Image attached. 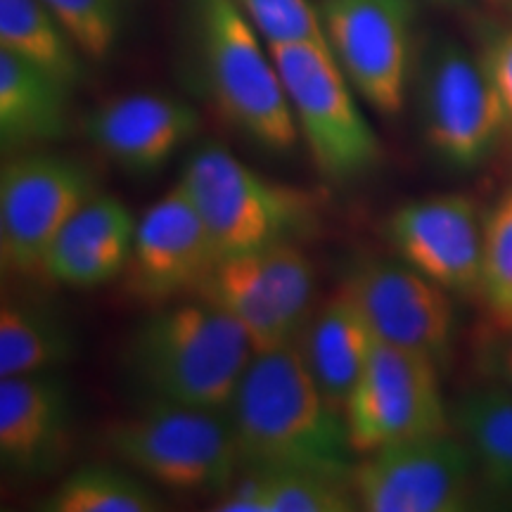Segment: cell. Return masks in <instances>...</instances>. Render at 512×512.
I'll return each mask as SVG.
<instances>
[{"label": "cell", "mask_w": 512, "mask_h": 512, "mask_svg": "<svg viewBox=\"0 0 512 512\" xmlns=\"http://www.w3.org/2000/svg\"><path fill=\"white\" fill-rule=\"evenodd\" d=\"M451 422L475 458L479 479L498 496L512 498V399L484 387L460 396Z\"/></svg>", "instance_id": "23"}, {"label": "cell", "mask_w": 512, "mask_h": 512, "mask_svg": "<svg viewBox=\"0 0 512 512\" xmlns=\"http://www.w3.org/2000/svg\"><path fill=\"white\" fill-rule=\"evenodd\" d=\"M219 261L200 211L178 181L138 219L126 283L140 302L162 306L200 292Z\"/></svg>", "instance_id": "13"}, {"label": "cell", "mask_w": 512, "mask_h": 512, "mask_svg": "<svg viewBox=\"0 0 512 512\" xmlns=\"http://www.w3.org/2000/svg\"><path fill=\"white\" fill-rule=\"evenodd\" d=\"M91 60H107L124 34L131 0H43Z\"/></svg>", "instance_id": "27"}, {"label": "cell", "mask_w": 512, "mask_h": 512, "mask_svg": "<svg viewBox=\"0 0 512 512\" xmlns=\"http://www.w3.org/2000/svg\"><path fill=\"white\" fill-rule=\"evenodd\" d=\"M325 41L354 91L384 117L406 105L413 62V0H323Z\"/></svg>", "instance_id": "11"}, {"label": "cell", "mask_w": 512, "mask_h": 512, "mask_svg": "<svg viewBox=\"0 0 512 512\" xmlns=\"http://www.w3.org/2000/svg\"><path fill=\"white\" fill-rule=\"evenodd\" d=\"M219 512H268V489L261 472L242 470L238 479L219 496Z\"/></svg>", "instance_id": "31"}, {"label": "cell", "mask_w": 512, "mask_h": 512, "mask_svg": "<svg viewBox=\"0 0 512 512\" xmlns=\"http://www.w3.org/2000/svg\"><path fill=\"white\" fill-rule=\"evenodd\" d=\"M43 512H157L164 505L143 479L107 465L69 472L41 503Z\"/></svg>", "instance_id": "24"}, {"label": "cell", "mask_w": 512, "mask_h": 512, "mask_svg": "<svg viewBox=\"0 0 512 512\" xmlns=\"http://www.w3.org/2000/svg\"><path fill=\"white\" fill-rule=\"evenodd\" d=\"M76 356V337L46 304L10 302L0 309V377L57 373Z\"/></svg>", "instance_id": "21"}, {"label": "cell", "mask_w": 512, "mask_h": 512, "mask_svg": "<svg viewBox=\"0 0 512 512\" xmlns=\"http://www.w3.org/2000/svg\"><path fill=\"white\" fill-rule=\"evenodd\" d=\"M95 178L72 157L22 152L0 171V261L5 271L41 273L46 256L88 197Z\"/></svg>", "instance_id": "10"}, {"label": "cell", "mask_w": 512, "mask_h": 512, "mask_svg": "<svg viewBox=\"0 0 512 512\" xmlns=\"http://www.w3.org/2000/svg\"><path fill=\"white\" fill-rule=\"evenodd\" d=\"M200 117L166 93H128L102 102L83 121L95 150L131 174H155L195 138Z\"/></svg>", "instance_id": "15"}, {"label": "cell", "mask_w": 512, "mask_h": 512, "mask_svg": "<svg viewBox=\"0 0 512 512\" xmlns=\"http://www.w3.org/2000/svg\"><path fill=\"white\" fill-rule=\"evenodd\" d=\"M228 418L242 470L354 475L347 418L313 382L297 344L252 356Z\"/></svg>", "instance_id": "1"}, {"label": "cell", "mask_w": 512, "mask_h": 512, "mask_svg": "<svg viewBox=\"0 0 512 512\" xmlns=\"http://www.w3.org/2000/svg\"><path fill=\"white\" fill-rule=\"evenodd\" d=\"M444 3H451V0H444Z\"/></svg>", "instance_id": "32"}, {"label": "cell", "mask_w": 512, "mask_h": 512, "mask_svg": "<svg viewBox=\"0 0 512 512\" xmlns=\"http://www.w3.org/2000/svg\"><path fill=\"white\" fill-rule=\"evenodd\" d=\"M181 183L221 259L297 242L316 219L309 195L268 181L211 140L188 157Z\"/></svg>", "instance_id": "4"}, {"label": "cell", "mask_w": 512, "mask_h": 512, "mask_svg": "<svg viewBox=\"0 0 512 512\" xmlns=\"http://www.w3.org/2000/svg\"><path fill=\"white\" fill-rule=\"evenodd\" d=\"M72 396L57 373L0 377V460L15 477L53 475L67 453Z\"/></svg>", "instance_id": "16"}, {"label": "cell", "mask_w": 512, "mask_h": 512, "mask_svg": "<svg viewBox=\"0 0 512 512\" xmlns=\"http://www.w3.org/2000/svg\"><path fill=\"white\" fill-rule=\"evenodd\" d=\"M482 64L486 72H489L491 81H494L498 98L503 102L508 128L512 131V29L498 31L486 43Z\"/></svg>", "instance_id": "30"}, {"label": "cell", "mask_w": 512, "mask_h": 512, "mask_svg": "<svg viewBox=\"0 0 512 512\" xmlns=\"http://www.w3.org/2000/svg\"><path fill=\"white\" fill-rule=\"evenodd\" d=\"M373 342L375 332L370 330L366 316L344 292L313 313L297 339V349L313 382L342 413L366 368Z\"/></svg>", "instance_id": "19"}, {"label": "cell", "mask_w": 512, "mask_h": 512, "mask_svg": "<svg viewBox=\"0 0 512 512\" xmlns=\"http://www.w3.org/2000/svg\"><path fill=\"white\" fill-rule=\"evenodd\" d=\"M441 370L427 356L375 337L373 349L349 396L347 418L358 456L394 441L448 432Z\"/></svg>", "instance_id": "8"}, {"label": "cell", "mask_w": 512, "mask_h": 512, "mask_svg": "<svg viewBox=\"0 0 512 512\" xmlns=\"http://www.w3.org/2000/svg\"><path fill=\"white\" fill-rule=\"evenodd\" d=\"M283 76L299 138L330 183H356L382 162L375 128L354 98V86L325 43L268 46Z\"/></svg>", "instance_id": "6"}, {"label": "cell", "mask_w": 512, "mask_h": 512, "mask_svg": "<svg viewBox=\"0 0 512 512\" xmlns=\"http://www.w3.org/2000/svg\"><path fill=\"white\" fill-rule=\"evenodd\" d=\"M475 368L484 384L512 399V330L486 323L475 339Z\"/></svg>", "instance_id": "29"}, {"label": "cell", "mask_w": 512, "mask_h": 512, "mask_svg": "<svg viewBox=\"0 0 512 512\" xmlns=\"http://www.w3.org/2000/svg\"><path fill=\"white\" fill-rule=\"evenodd\" d=\"M254 349L245 330L207 299L162 304L128 337V380L147 403L228 411Z\"/></svg>", "instance_id": "2"}, {"label": "cell", "mask_w": 512, "mask_h": 512, "mask_svg": "<svg viewBox=\"0 0 512 512\" xmlns=\"http://www.w3.org/2000/svg\"><path fill=\"white\" fill-rule=\"evenodd\" d=\"M418 121L432 155L460 174L489 162L508 131L503 102L482 60L453 41H439L420 64Z\"/></svg>", "instance_id": "7"}, {"label": "cell", "mask_w": 512, "mask_h": 512, "mask_svg": "<svg viewBox=\"0 0 512 512\" xmlns=\"http://www.w3.org/2000/svg\"><path fill=\"white\" fill-rule=\"evenodd\" d=\"M197 294L226 311L245 330L254 354L297 344L256 252L221 259Z\"/></svg>", "instance_id": "20"}, {"label": "cell", "mask_w": 512, "mask_h": 512, "mask_svg": "<svg viewBox=\"0 0 512 512\" xmlns=\"http://www.w3.org/2000/svg\"><path fill=\"white\" fill-rule=\"evenodd\" d=\"M209 91L223 117L268 152L297 145L299 128L271 48L238 0H192Z\"/></svg>", "instance_id": "3"}, {"label": "cell", "mask_w": 512, "mask_h": 512, "mask_svg": "<svg viewBox=\"0 0 512 512\" xmlns=\"http://www.w3.org/2000/svg\"><path fill=\"white\" fill-rule=\"evenodd\" d=\"M136 223L124 202L95 192L57 235L41 273L74 290L114 283L126 273Z\"/></svg>", "instance_id": "17"}, {"label": "cell", "mask_w": 512, "mask_h": 512, "mask_svg": "<svg viewBox=\"0 0 512 512\" xmlns=\"http://www.w3.org/2000/svg\"><path fill=\"white\" fill-rule=\"evenodd\" d=\"M266 46L325 43L320 10L311 0H238Z\"/></svg>", "instance_id": "28"}, {"label": "cell", "mask_w": 512, "mask_h": 512, "mask_svg": "<svg viewBox=\"0 0 512 512\" xmlns=\"http://www.w3.org/2000/svg\"><path fill=\"white\" fill-rule=\"evenodd\" d=\"M105 437L121 463L178 494L221 496L242 472L228 411L147 403Z\"/></svg>", "instance_id": "5"}, {"label": "cell", "mask_w": 512, "mask_h": 512, "mask_svg": "<svg viewBox=\"0 0 512 512\" xmlns=\"http://www.w3.org/2000/svg\"><path fill=\"white\" fill-rule=\"evenodd\" d=\"M482 299L489 325L512 330V188L484 214Z\"/></svg>", "instance_id": "25"}, {"label": "cell", "mask_w": 512, "mask_h": 512, "mask_svg": "<svg viewBox=\"0 0 512 512\" xmlns=\"http://www.w3.org/2000/svg\"><path fill=\"white\" fill-rule=\"evenodd\" d=\"M268 489V512H349L358 510L351 477L313 470L261 472Z\"/></svg>", "instance_id": "26"}, {"label": "cell", "mask_w": 512, "mask_h": 512, "mask_svg": "<svg viewBox=\"0 0 512 512\" xmlns=\"http://www.w3.org/2000/svg\"><path fill=\"white\" fill-rule=\"evenodd\" d=\"M342 292L354 299L375 337L427 356L448 373L458 337L451 292L403 259L382 256L354 261Z\"/></svg>", "instance_id": "12"}, {"label": "cell", "mask_w": 512, "mask_h": 512, "mask_svg": "<svg viewBox=\"0 0 512 512\" xmlns=\"http://www.w3.org/2000/svg\"><path fill=\"white\" fill-rule=\"evenodd\" d=\"M0 48L74 88L83 79V50L43 0H0Z\"/></svg>", "instance_id": "22"}, {"label": "cell", "mask_w": 512, "mask_h": 512, "mask_svg": "<svg viewBox=\"0 0 512 512\" xmlns=\"http://www.w3.org/2000/svg\"><path fill=\"white\" fill-rule=\"evenodd\" d=\"M479 470L470 448L451 432L403 439L356 463L358 510L460 512L472 508Z\"/></svg>", "instance_id": "9"}, {"label": "cell", "mask_w": 512, "mask_h": 512, "mask_svg": "<svg viewBox=\"0 0 512 512\" xmlns=\"http://www.w3.org/2000/svg\"><path fill=\"white\" fill-rule=\"evenodd\" d=\"M387 238L399 259L451 294L482 292L484 216L467 195L420 197L389 216Z\"/></svg>", "instance_id": "14"}, {"label": "cell", "mask_w": 512, "mask_h": 512, "mask_svg": "<svg viewBox=\"0 0 512 512\" xmlns=\"http://www.w3.org/2000/svg\"><path fill=\"white\" fill-rule=\"evenodd\" d=\"M72 88L0 48V145L5 159L55 143L69 128Z\"/></svg>", "instance_id": "18"}]
</instances>
